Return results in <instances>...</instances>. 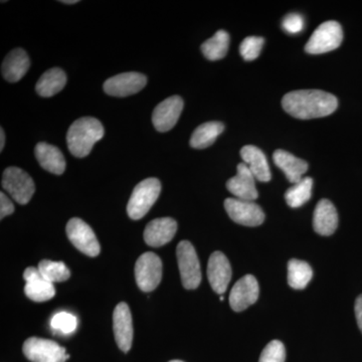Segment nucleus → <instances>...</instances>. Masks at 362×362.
<instances>
[{
    "mask_svg": "<svg viewBox=\"0 0 362 362\" xmlns=\"http://www.w3.org/2000/svg\"><path fill=\"white\" fill-rule=\"evenodd\" d=\"M282 106L294 118L309 120L329 116L337 111V98L319 90H300L286 94Z\"/></svg>",
    "mask_w": 362,
    "mask_h": 362,
    "instance_id": "obj_1",
    "label": "nucleus"
},
{
    "mask_svg": "<svg viewBox=\"0 0 362 362\" xmlns=\"http://www.w3.org/2000/svg\"><path fill=\"white\" fill-rule=\"evenodd\" d=\"M102 123L93 117H82L71 124L66 134V143L74 156L83 158L89 156L93 147L103 138Z\"/></svg>",
    "mask_w": 362,
    "mask_h": 362,
    "instance_id": "obj_2",
    "label": "nucleus"
},
{
    "mask_svg": "<svg viewBox=\"0 0 362 362\" xmlns=\"http://www.w3.org/2000/svg\"><path fill=\"white\" fill-rule=\"evenodd\" d=\"M160 192L161 183L156 178H147L138 183L128 202L127 214L129 218L134 221L142 218L156 204Z\"/></svg>",
    "mask_w": 362,
    "mask_h": 362,
    "instance_id": "obj_3",
    "label": "nucleus"
},
{
    "mask_svg": "<svg viewBox=\"0 0 362 362\" xmlns=\"http://www.w3.org/2000/svg\"><path fill=\"white\" fill-rule=\"evenodd\" d=\"M343 40L341 25L337 21H325L312 33L305 45V52L311 54H325L340 47Z\"/></svg>",
    "mask_w": 362,
    "mask_h": 362,
    "instance_id": "obj_4",
    "label": "nucleus"
},
{
    "mask_svg": "<svg viewBox=\"0 0 362 362\" xmlns=\"http://www.w3.org/2000/svg\"><path fill=\"white\" fill-rule=\"evenodd\" d=\"M181 282L187 290H194L201 285L202 271L197 252L192 243L182 240L176 249Z\"/></svg>",
    "mask_w": 362,
    "mask_h": 362,
    "instance_id": "obj_5",
    "label": "nucleus"
},
{
    "mask_svg": "<svg viewBox=\"0 0 362 362\" xmlns=\"http://www.w3.org/2000/svg\"><path fill=\"white\" fill-rule=\"evenodd\" d=\"M2 187L20 204H26L35 192L33 178L18 168H8L2 175Z\"/></svg>",
    "mask_w": 362,
    "mask_h": 362,
    "instance_id": "obj_6",
    "label": "nucleus"
},
{
    "mask_svg": "<svg viewBox=\"0 0 362 362\" xmlns=\"http://www.w3.org/2000/svg\"><path fill=\"white\" fill-rule=\"evenodd\" d=\"M23 354L32 362H65L70 358L66 349L52 340L30 337L23 343Z\"/></svg>",
    "mask_w": 362,
    "mask_h": 362,
    "instance_id": "obj_7",
    "label": "nucleus"
},
{
    "mask_svg": "<svg viewBox=\"0 0 362 362\" xmlns=\"http://www.w3.org/2000/svg\"><path fill=\"white\" fill-rule=\"evenodd\" d=\"M135 279L143 292H151L160 284L162 262L154 252H145L136 262Z\"/></svg>",
    "mask_w": 362,
    "mask_h": 362,
    "instance_id": "obj_8",
    "label": "nucleus"
},
{
    "mask_svg": "<svg viewBox=\"0 0 362 362\" xmlns=\"http://www.w3.org/2000/svg\"><path fill=\"white\" fill-rule=\"evenodd\" d=\"M66 235L71 244L78 251L89 257H97L100 254L99 242L90 226L81 218H74L66 225Z\"/></svg>",
    "mask_w": 362,
    "mask_h": 362,
    "instance_id": "obj_9",
    "label": "nucleus"
},
{
    "mask_svg": "<svg viewBox=\"0 0 362 362\" xmlns=\"http://www.w3.org/2000/svg\"><path fill=\"white\" fill-rule=\"evenodd\" d=\"M225 209L235 223L246 226H258L265 221V214L255 202L226 199Z\"/></svg>",
    "mask_w": 362,
    "mask_h": 362,
    "instance_id": "obj_10",
    "label": "nucleus"
},
{
    "mask_svg": "<svg viewBox=\"0 0 362 362\" xmlns=\"http://www.w3.org/2000/svg\"><path fill=\"white\" fill-rule=\"evenodd\" d=\"M147 84V78L140 73L130 71L114 76L104 83L106 94L113 97H127L140 92Z\"/></svg>",
    "mask_w": 362,
    "mask_h": 362,
    "instance_id": "obj_11",
    "label": "nucleus"
},
{
    "mask_svg": "<svg viewBox=\"0 0 362 362\" xmlns=\"http://www.w3.org/2000/svg\"><path fill=\"white\" fill-rule=\"evenodd\" d=\"M259 294V283L252 275L240 278L230 293V306L233 311L242 312L256 303Z\"/></svg>",
    "mask_w": 362,
    "mask_h": 362,
    "instance_id": "obj_12",
    "label": "nucleus"
},
{
    "mask_svg": "<svg viewBox=\"0 0 362 362\" xmlns=\"http://www.w3.org/2000/svg\"><path fill=\"white\" fill-rule=\"evenodd\" d=\"M183 100L180 96H173L157 105L152 114V123L159 132H168L177 123L182 113Z\"/></svg>",
    "mask_w": 362,
    "mask_h": 362,
    "instance_id": "obj_13",
    "label": "nucleus"
},
{
    "mask_svg": "<svg viewBox=\"0 0 362 362\" xmlns=\"http://www.w3.org/2000/svg\"><path fill=\"white\" fill-rule=\"evenodd\" d=\"M207 278L214 292L225 294L232 279V267L223 252L211 254L207 265Z\"/></svg>",
    "mask_w": 362,
    "mask_h": 362,
    "instance_id": "obj_14",
    "label": "nucleus"
},
{
    "mask_svg": "<svg viewBox=\"0 0 362 362\" xmlns=\"http://www.w3.org/2000/svg\"><path fill=\"white\" fill-rule=\"evenodd\" d=\"M237 175L226 182V188L230 194L243 201L255 202L258 199V190L256 187V178L251 170L243 162L237 168Z\"/></svg>",
    "mask_w": 362,
    "mask_h": 362,
    "instance_id": "obj_15",
    "label": "nucleus"
},
{
    "mask_svg": "<svg viewBox=\"0 0 362 362\" xmlns=\"http://www.w3.org/2000/svg\"><path fill=\"white\" fill-rule=\"evenodd\" d=\"M113 329L119 349L123 352L129 351L133 341L132 315L126 303L117 305L113 314Z\"/></svg>",
    "mask_w": 362,
    "mask_h": 362,
    "instance_id": "obj_16",
    "label": "nucleus"
},
{
    "mask_svg": "<svg viewBox=\"0 0 362 362\" xmlns=\"http://www.w3.org/2000/svg\"><path fill=\"white\" fill-rule=\"evenodd\" d=\"M23 279L26 282L25 293L28 299L35 302H45L52 299L56 294L54 284L45 280L39 269L30 268L26 269L23 273Z\"/></svg>",
    "mask_w": 362,
    "mask_h": 362,
    "instance_id": "obj_17",
    "label": "nucleus"
},
{
    "mask_svg": "<svg viewBox=\"0 0 362 362\" xmlns=\"http://www.w3.org/2000/svg\"><path fill=\"white\" fill-rule=\"evenodd\" d=\"M176 230H177V223L173 218H156L150 221L146 226L144 230V240L150 247H162L173 239Z\"/></svg>",
    "mask_w": 362,
    "mask_h": 362,
    "instance_id": "obj_18",
    "label": "nucleus"
},
{
    "mask_svg": "<svg viewBox=\"0 0 362 362\" xmlns=\"http://www.w3.org/2000/svg\"><path fill=\"white\" fill-rule=\"evenodd\" d=\"M338 226V214L332 202L321 199L317 204L313 216V228L320 235H331Z\"/></svg>",
    "mask_w": 362,
    "mask_h": 362,
    "instance_id": "obj_19",
    "label": "nucleus"
},
{
    "mask_svg": "<svg viewBox=\"0 0 362 362\" xmlns=\"http://www.w3.org/2000/svg\"><path fill=\"white\" fill-rule=\"evenodd\" d=\"M240 156L257 180L262 182L271 180L270 166L261 149L254 145H247L240 149Z\"/></svg>",
    "mask_w": 362,
    "mask_h": 362,
    "instance_id": "obj_20",
    "label": "nucleus"
},
{
    "mask_svg": "<svg viewBox=\"0 0 362 362\" xmlns=\"http://www.w3.org/2000/svg\"><path fill=\"white\" fill-rule=\"evenodd\" d=\"M273 159L276 165L284 173L288 180L294 185L303 180V175L308 170L309 165L306 161L297 158L285 150H276Z\"/></svg>",
    "mask_w": 362,
    "mask_h": 362,
    "instance_id": "obj_21",
    "label": "nucleus"
},
{
    "mask_svg": "<svg viewBox=\"0 0 362 362\" xmlns=\"http://www.w3.org/2000/svg\"><path fill=\"white\" fill-rule=\"evenodd\" d=\"M35 157L42 168L52 175H61L66 170V160L61 150L54 145L40 142L35 146Z\"/></svg>",
    "mask_w": 362,
    "mask_h": 362,
    "instance_id": "obj_22",
    "label": "nucleus"
},
{
    "mask_svg": "<svg viewBox=\"0 0 362 362\" xmlns=\"http://www.w3.org/2000/svg\"><path fill=\"white\" fill-rule=\"evenodd\" d=\"M30 66V58L25 49H16L9 52L4 59L1 66L2 75L8 82H18L25 77Z\"/></svg>",
    "mask_w": 362,
    "mask_h": 362,
    "instance_id": "obj_23",
    "label": "nucleus"
},
{
    "mask_svg": "<svg viewBox=\"0 0 362 362\" xmlns=\"http://www.w3.org/2000/svg\"><path fill=\"white\" fill-rule=\"evenodd\" d=\"M66 75L62 69L54 68L42 74L35 85V90L40 96L49 98L58 94L65 88Z\"/></svg>",
    "mask_w": 362,
    "mask_h": 362,
    "instance_id": "obj_24",
    "label": "nucleus"
},
{
    "mask_svg": "<svg viewBox=\"0 0 362 362\" xmlns=\"http://www.w3.org/2000/svg\"><path fill=\"white\" fill-rule=\"evenodd\" d=\"M223 124L216 121L202 124L192 133L190 146L195 149L207 148L216 142V138L223 133Z\"/></svg>",
    "mask_w": 362,
    "mask_h": 362,
    "instance_id": "obj_25",
    "label": "nucleus"
},
{
    "mask_svg": "<svg viewBox=\"0 0 362 362\" xmlns=\"http://www.w3.org/2000/svg\"><path fill=\"white\" fill-rule=\"evenodd\" d=\"M313 277V271L307 262L292 259L288 263V283L293 289L302 290L307 287Z\"/></svg>",
    "mask_w": 362,
    "mask_h": 362,
    "instance_id": "obj_26",
    "label": "nucleus"
},
{
    "mask_svg": "<svg viewBox=\"0 0 362 362\" xmlns=\"http://www.w3.org/2000/svg\"><path fill=\"white\" fill-rule=\"evenodd\" d=\"M230 47V35L226 30H218L214 37L202 45V52L209 61L225 58Z\"/></svg>",
    "mask_w": 362,
    "mask_h": 362,
    "instance_id": "obj_27",
    "label": "nucleus"
},
{
    "mask_svg": "<svg viewBox=\"0 0 362 362\" xmlns=\"http://www.w3.org/2000/svg\"><path fill=\"white\" fill-rule=\"evenodd\" d=\"M312 187H313V180L311 177H304L299 182L295 183L285 194L288 206L296 209L306 204L311 199Z\"/></svg>",
    "mask_w": 362,
    "mask_h": 362,
    "instance_id": "obj_28",
    "label": "nucleus"
},
{
    "mask_svg": "<svg viewBox=\"0 0 362 362\" xmlns=\"http://www.w3.org/2000/svg\"><path fill=\"white\" fill-rule=\"evenodd\" d=\"M39 269L45 280L52 283L65 282L71 276V272L63 262H52L42 259L40 262Z\"/></svg>",
    "mask_w": 362,
    "mask_h": 362,
    "instance_id": "obj_29",
    "label": "nucleus"
},
{
    "mask_svg": "<svg viewBox=\"0 0 362 362\" xmlns=\"http://www.w3.org/2000/svg\"><path fill=\"white\" fill-rule=\"evenodd\" d=\"M77 318L68 312H59L52 317L51 326L52 329L62 334H71L77 329Z\"/></svg>",
    "mask_w": 362,
    "mask_h": 362,
    "instance_id": "obj_30",
    "label": "nucleus"
},
{
    "mask_svg": "<svg viewBox=\"0 0 362 362\" xmlns=\"http://www.w3.org/2000/svg\"><path fill=\"white\" fill-rule=\"evenodd\" d=\"M265 40L261 37H247L240 47V56L246 61H254L261 54Z\"/></svg>",
    "mask_w": 362,
    "mask_h": 362,
    "instance_id": "obj_31",
    "label": "nucleus"
},
{
    "mask_svg": "<svg viewBox=\"0 0 362 362\" xmlns=\"http://www.w3.org/2000/svg\"><path fill=\"white\" fill-rule=\"evenodd\" d=\"M286 349L284 344L279 340H273L264 349L259 362H285Z\"/></svg>",
    "mask_w": 362,
    "mask_h": 362,
    "instance_id": "obj_32",
    "label": "nucleus"
},
{
    "mask_svg": "<svg viewBox=\"0 0 362 362\" xmlns=\"http://www.w3.org/2000/svg\"><path fill=\"white\" fill-rule=\"evenodd\" d=\"M285 32L290 35H297L301 33L304 28V18L301 14L290 13L284 18L282 23Z\"/></svg>",
    "mask_w": 362,
    "mask_h": 362,
    "instance_id": "obj_33",
    "label": "nucleus"
},
{
    "mask_svg": "<svg viewBox=\"0 0 362 362\" xmlns=\"http://www.w3.org/2000/svg\"><path fill=\"white\" fill-rule=\"evenodd\" d=\"M14 211V206L11 199L4 194V192L0 194V218L4 220L6 216L13 214Z\"/></svg>",
    "mask_w": 362,
    "mask_h": 362,
    "instance_id": "obj_34",
    "label": "nucleus"
},
{
    "mask_svg": "<svg viewBox=\"0 0 362 362\" xmlns=\"http://www.w3.org/2000/svg\"><path fill=\"white\" fill-rule=\"evenodd\" d=\"M354 311H356L357 325L362 332V295L357 297L356 305H354Z\"/></svg>",
    "mask_w": 362,
    "mask_h": 362,
    "instance_id": "obj_35",
    "label": "nucleus"
},
{
    "mask_svg": "<svg viewBox=\"0 0 362 362\" xmlns=\"http://www.w3.org/2000/svg\"><path fill=\"white\" fill-rule=\"evenodd\" d=\"M4 143H6V136H4V129L0 130V151L4 150Z\"/></svg>",
    "mask_w": 362,
    "mask_h": 362,
    "instance_id": "obj_36",
    "label": "nucleus"
},
{
    "mask_svg": "<svg viewBox=\"0 0 362 362\" xmlns=\"http://www.w3.org/2000/svg\"><path fill=\"white\" fill-rule=\"evenodd\" d=\"M78 0H66V1H62V4H78Z\"/></svg>",
    "mask_w": 362,
    "mask_h": 362,
    "instance_id": "obj_37",
    "label": "nucleus"
},
{
    "mask_svg": "<svg viewBox=\"0 0 362 362\" xmlns=\"http://www.w3.org/2000/svg\"><path fill=\"white\" fill-rule=\"evenodd\" d=\"M220 300H221V301H223V300H225V298H223V296H221Z\"/></svg>",
    "mask_w": 362,
    "mask_h": 362,
    "instance_id": "obj_38",
    "label": "nucleus"
},
{
    "mask_svg": "<svg viewBox=\"0 0 362 362\" xmlns=\"http://www.w3.org/2000/svg\"><path fill=\"white\" fill-rule=\"evenodd\" d=\"M169 362H183V361H169Z\"/></svg>",
    "mask_w": 362,
    "mask_h": 362,
    "instance_id": "obj_39",
    "label": "nucleus"
}]
</instances>
